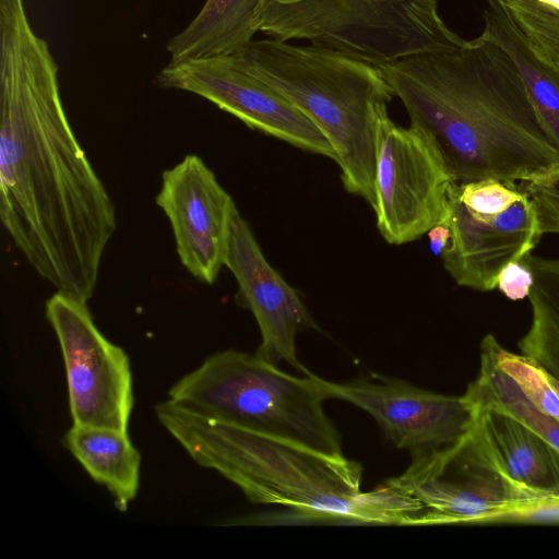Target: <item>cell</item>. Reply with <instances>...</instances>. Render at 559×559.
I'll return each mask as SVG.
<instances>
[{"mask_svg": "<svg viewBox=\"0 0 559 559\" xmlns=\"http://www.w3.org/2000/svg\"><path fill=\"white\" fill-rule=\"evenodd\" d=\"M467 401L473 433L528 508L559 502V449L502 407Z\"/></svg>", "mask_w": 559, "mask_h": 559, "instance_id": "cell-15", "label": "cell"}, {"mask_svg": "<svg viewBox=\"0 0 559 559\" xmlns=\"http://www.w3.org/2000/svg\"><path fill=\"white\" fill-rule=\"evenodd\" d=\"M156 204L167 216L181 264L213 284L225 266L230 227L238 210L204 160L187 155L162 175Z\"/></svg>", "mask_w": 559, "mask_h": 559, "instance_id": "cell-13", "label": "cell"}, {"mask_svg": "<svg viewBox=\"0 0 559 559\" xmlns=\"http://www.w3.org/2000/svg\"><path fill=\"white\" fill-rule=\"evenodd\" d=\"M46 318L63 356L73 424L127 431L134 397L124 350L102 334L86 301L56 292Z\"/></svg>", "mask_w": 559, "mask_h": 559, "instance_id": "cell-10", "label": "cell"}, {"mask_svg": "<svg viewBox=\"0 0 559 559\" xmlns=\"http://www.w3.org/2000/svg\"><path fill=\"white\" fill-rule=\"evenodd\" d=\"M155 412L195 463L219 473L251 502L283 506L319 522L421 523L420 503L386 480L362 491V466L345 455L198 415L169 400Z\"/></svg>", "mask_w": 559, "mask_h": 559, "instance_id": "cell-3", "label": "cell"}, {"mask_svg": "<svg viewBox=\"0 0 559 559\" xmlns=\"http://www.w3.org/2000/svg\"><path fill=\"white\" fill-rule=\"evenodd\" d=\"M444 221L443 266L459 286L479 292L497 288L501 270L532 254L544 236L521 181L452 182Z\"/></svg>", "mask_w": 559, "mask_h": 559, "instance_id": "cell-7", "label": "cell"}, {"mask_svg": "<svg viewBox=\"0 0 559 559\" xmlns=\"http://www.w3.org/2000/svg\"><path fill=\"white\" fill-rule=\"evenodd\" d=\"M324 379L292 376L255 353L226 349L207 357L168 392L192 413L343 456L342 436L323 408Z\"/></svg>", "mask_w": 559, "mask_h": 559, "instance_id": "cell-5", "label": "cell"}, {"mask_svg": "<svg viewBox=\"0 0 559 559\" xmlns=\"http://www.w3.org/2000/svg\"><path fill=\"white\" fill-rule=\"evenodd\" d=\"M528 259L534 274L527 297L532 319L518 345L559 392V259Z\"/></svg>", "mask_w": 559, "mask_h": 559, "instance_id": "cell-20", "label": "cell"}, {"mask_svg": "<svg viewBox=\"0 0 559 559\" xmlns=\"http://www.w3.org/2000/svg\"><path fill=\"white\" fill-rule=\"evenodd\" d=\"M452 182L441 157L418 130L396 124L388 112L380 116L372 209L386 242H411L442 223Z\"/></svg>", "mask_w": 559, "mask_h": 559, "instance_id": "cell-8", "label": "cell"}, {"mask_svg": "<svg viewBox=\"0 0 559 559\" xmlns=\"http://www.w3.org/2000/svg\"><path fill=\"white\" fill-rule=\"evenodd\" d=\"M386 481L420 503L423 525L499 520L528 508L472 429L451 447L413 455L408 467Z\"/></svg>", "mask_w": 559, "mask_h": 559, "instance_id": "cell-9", "label": "cell"}, {"mask_svg": "<svg viewBox=\"0 0 559 559\" xmlns=\"http://www.w3.org/2000/svg\"><path fill=\"white\" fill-rule=\"evenodd\" d=\"M534 50L559 69V0H498Z\"/></svg>", "mask_w": 559, "mask_h": 559, "instance_id": "cell-21", "label": "cell"}, {"mask_svg": "<svg viewBox=\"0 0 559 559\" xmlns=\"http://www.w3.org/2000/svg\"><path fill=\"white\" fill-rule=\"evenodd\" d=\"M521 183L535 205L542 234H559V169Z\"/></svg>", "mask_w": 559, "mask_h": 559, "instance_id": "cell-22", "label": "cell"}, {"mask_svg": "<svg viewBox=\"0 0 559 559\" xmlns=\"http://www.w3.org/2000/svg\"><path fill=\"white\" fill-rule=\"evenodd\" d=\"M304 112L333 147L346 191L374 200L376 127L394 93L382 71L322 46L274 38L231 52Z\"/></svg>", "mask_w": 559, "mask_h": 559, "instance_id": "cell-4", "label": "cell"}, {"mask_svg": "<svg viewBox=\"0 0 559 559\" xmlns=\"http://www.w3.org/2000/svg\"><path fill=\"white\" fill-rule=\"evenodd\" d=\"M330 399L348 402L373 417L385 438L411 455L438 451L462 440L474 424L467 399L417 388L399 379L324 381Z\"/></svg>", "mask_w": 559, "mask_h": 559, "instance_id": "cell-12", "label": "cell"}, {"mask_svg": "<svg viewBox=\"0 0 559 559\" xmlns=\"http://www.w3.org/2000/svg\"><path fill=\"white\" fill-rule=\"evenodd\" d=\"M427 235L429 237L431 251H433L437 255H440L448 245L450 237L448 224L445 221H443L442 223L431 228Z\"/></svg>", "mask_w": 559, "mask_h": 559, "instance_id": "cell-25", "label": "cell"}, {"mask_svg": "<svg viewBox=\"0 0 559 559\" xmlns=\"http://www.w3.org/2000/svg\"><path fill=\"white\" fill-rule=\"evenodd\" d=\"M530 255L522 260L510 262L501 270L498 276L497 288L510 300L515 301L528 297L534 283Z\"/></svg>", "mask_w": 559, "mask_h": 559, "instance_id": "cell-23", "label": "cell"}, {"mask_svg": "<svg viewBox=\"0 0 559 559\" xmlns=\"http://www.w3.org/2000/svg\"><path fill=\"white\" fill-rule=\"evenodd\" d=\"M156 83L201 96L251 129L336 159L318 127L280 92L242 68L231 53L169 61Z\"/></svg>", "mask_w": 559, "mask_h": 559, "instance_id": "cell-11", "label": "cell"}, {"mask_svg": "<svg viewBox=\"0 0 559 559\" xmlns=\"http://www.w3.org/2000/svg\"><path fill=\"white\" fill-rule=\"evenodd\" d=\"M499 520L559 522V502H544L533 507L510 512Z\"/></svg>", "mask_w": 559, "mask_h": 559, "instance_id": "cell-24", "label": "cell"}, {"mask_svg": "<svg viewBox=\"0 0 559 559\" xmlns=\"http://www.w3.org/2000/svg\"><path fill=\"white\" fill-rule=\"evenodd\" d=\"M225 266L238 284L237 302L255 318L261 344L255 354L277 365L287 362L302 374H311L297 358L296 335L317 328L297 292L269 263L248 222L234 214Z\"/></svg>", "mask_w": 559, "mask_h": 559, "instance_id": "cell-14", "label": "cell"}, {"mask_svg": "<svg viewBox=\"0 0 559 559\" xmlns=\"http://www.w3.org/2000/svg\"><path fill=\"white\" fill-rule=\"evenodd\" d=\"M261 0H206L195 17L167 43L171 62L238 51L258 32Z\"/></svg>", "mask_w": 559, "mask_h": 559, "instance_id": "cell-19", "label": "cell"}, {"mask_svg": "<svg viewBox=\"0 0 559 559\" xmlns=\"http://www.w3.org/2000/svg\"><path fill=\"white\" fill-rule=\"evenodd\" d=\"M64 441L91 477L108 489L117 509L126 511L136 497L141 467V455L128 432L73 424Z\"/></svg>", "mask_w": 559, "mask_h": 559, "instance_id": "cell-18", "label": "cell"}, {"mask_svg": "<svg viewBox=\"0 0 559 559\" xmlns=\"http://www.w3.org/2000/svg\"><path fill=\"white\" fill-rule=\"evenodd\" d=\"M464 395L502 407L559 449V392L532 360L492 334L481 341L479 373Z\"/></svg>", "mask_w": 559, "mask_h": 559, "instance_id": "cell-16", "label": "cell"}, {"mask_svg": "<svg viewBox=\"0 0 559 559\" xmlns=\"http://www.w3.org/2000/svg\"><path fill=\"white\" fill-rule=\"evenodd\" d=\"M481 38L512 60L546 132L559 151V69L544 60L498 0H485Z\"/></svg>", "mask_w": 559, "mask_h": 559, "instance_id": "cell-17", "label": "cell"}, {"mask_svg": "<svg viewBox=\"0 0 559 559\" xmlns=\"http://www.w3.org/2000/svg\"><path fill=\"white\" fill-rule=\"evenodd\" d=\"M254 27L281 41L307 39L373 66L466 43L443 22L438 0H261Z\"/></svg>", "mask_w": 559, "mask_h": 559, "instance_id": "cell-6", "label": "cell"}, {"mask_svg": "<svg viewBox=\"0 0 559 559\" xmlns=\"http://www.w3.org/2000/svg\"><path fill=\"white\" fill-rule=\"evenodd\" d=\"M376 67L453 182L531 181L559 169V151L499 46L478 36Z\"/></svg>", "mask_w": 559, "mask_h": 559, "instance_id": "cell-2", "label": "cell"}, {"mask_svg": "<svg viewBox=\"0 0 559 559\" xmlns=\"http://www.w3.org/2000/svg\"><path fill=\"white\" fill-rule=\"evenodd\" d=\"M0 218L43 278L88 301L116 210L73 132L57 63L23 0H0Z\"/></svg>", "mask_w": 559, "mask_h": 559, "instance_id": "cell-1", "label": "cell"}]
</instances>
